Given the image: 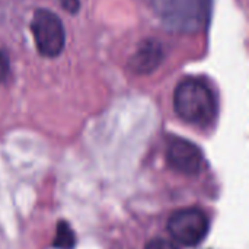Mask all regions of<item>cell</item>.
<instances>
[{
    "label": "cell",
    "mask_w": 249,
    "mask_h": 249,
    "mask_svg": "<svg viewBox=\"0 0 249 249\" xmlns=\"http://www.w3.org/2000/svg\"><path fill=\"white\" fill-rule=\"evenodd\" d=\"M174 109L187 124L209 127L217 115L214 92L203 79L187 77L174 90Z\"/></svg>",
    "instance_id": "obj_1"
},
{
    "label": "cell",
    "mask_w": 249,
    "mask_h": 249,
    "mask_svg": "<svg viewBox=\"0 0 249 249\" xmlns=\"http://www.w3.org/2000/svg\"><path fill=\"white\" fill-rule=\"evenodd\" d=\"M149 6L165 25L175 32H197L207 22L210 0H147Z\"/></svg>",
    "instance_id": "obj_2"
},
{
    "label": "cell",
    "mask_w": 249,
    "mask_h": 249,
    "mask_svg": "<svg viewBox=\"0 0 249 249\" xmlns=\"http://www.w3.org/2000/svg\"><path fill=\"white\" fill-rule=\"evenodd\" d=\"M166 228L175 242L184 247H197L207 238L210 222L203 210L188 207L172 213Z\"/></svg>",
    "instance_id": "obj_3"
},
{
    "label": "cell",
    "mask_w": 249,
    "mask_h": 249,
    "mask_svg": "<svg viewBox=\"0 0 249 249\" xmlns=\"http://www.w3.org/2000/svg\"><path fill=\"white\" fill-rule=\"evenodd\" d=\"M31 31L36 50L44 57H57L64 50L66 32L61 19L48 9H39L34 13Z\"/></svg>",
    "instance_id": "obj_4"
},
{
    "label": "cell",
    "mask_w": 249,
    "mask_h": 249,
    "mask_svg": "<svg viewBox=\"0 0 249 249\" xmlns=\"http://www.w3.org/2000/svg\"><path fill=\"white\" fill-rule=\"evenodd\" d=\"M168 165L184 175H197L203 168V152L185 139H172L166 149Z\"/></svg>",
    "instance_id": "obj_5"
},
{
    "label": "cell",
    "mask_w": 249,
    "mask_h": 249,
    "mask_svg": "<svg viewBox=\"0 0 249 249\" xmlns=\"http://www.w3.org/2000/svg\"><path fill=\"white\" fill-rule=\"evenodd\" d=\"M165 60V51L159 41L144 39L130 58V69L136 74H150Z\"/></svg>",
    "instance_id": "obj_6"
},
{
    "label": "cell",
    "mask_w": 249,
    "mask_h": 249,
    "mask_svg": "<svg viewBox=\"0 0 249 249\" xmlns=\"http://www.w3.org/2000/svg\"><path fill=\"white\" fill-rule=\"evenodd\" d=\"M76 245V236L67 222H58L57 233L53 247L57 249H73Z\"/></svg>",
    "instance_id": "obj_7"
},
{
    "label": "cell",
    "mask_w": 249,
    "mask_h": 249,
    "mask_svg": "<svg viewBox=\"0 0 249 249\" xmlns=\"http://www.w3.org/2000/svg\"><path fill=\"white\" fill-rule=\"evenodd\" d=\"M10 74V60L4 50H0V83H4Z\"/></svg>",
    "instance_id": "obj_8"
},
{
    "label": "cell",
    "mask_w": 249,
    "mask_h": 249,
    "mask_svg": "<svg viewBox=\"0 0 249 249\" xmlns=\"http://www.w3.org/2000/svg\"><path fill=\"white\" fill-rule=\"evenodd\" d=\"M146 249H179L174 242L166 239H153L147 244Z\"/></svg>",
    "instance_id": "obj_9"
},
{
    "label": "cell",
    "mask_w": 249,
    "mask_h": 249,
    "mask_svg": "<svg viewBox=\"0 0 249 249\" xmlns=\"http://www.w3.org/2000/svg\"><path fill=\"white\" fill-rule=\"evenodd\" d=\"M69 13H76L80 7V0H55Z\"/></svg>",
    "instance_id": "obj_10"
}]
</instances>
